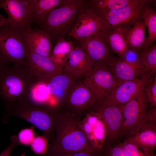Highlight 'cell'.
<instances>
[{
	"mask_svg": "<svg viewBox=\"0 0 156 156\" xmlns=\"http://www.w3.org/2000/svg\"><path fill=\"white\" fill-rule=\"evenodd\" d=\"M78 152L101 156L87 138L79 117L58 110L53 139L48 144L46 153L39 156H67Z\"/></svg>",
	"mask_w": 156,
	"mask_h": 156,
	"instance_id": "6da1fadb",
	"label": "cell"
},
{
	"mask_svg": "<svg viewBox=\"0 0 156 156\" xmlns=\"http://www.w3.org/2000/svg\"><path fill=\"white\" fill-rule=\"evenodd\" d=\"M3 120L11 116L24 119L41 130L48 142L52 141L58 110L48 105L35 103L27 97L5 108Z\"/></svg>",
	"mask_w": 156,
	"mask_h": 156,
	"instance_id": "7a4b0ae2",
	"label": "cell"
},
{
	"mask_svg": "<svg viewBox=\"0 0 156 156\" xmlns=\"http://www.w3.org/2000/svg\"><path fill=\"white\" fill-rule=\"evenodd\" d=\"M36 83L25 66H10L6 64L0 68V98L5 108L27 97Z\"/></svg>",
	"mask_w": 156,
	"mask_h": 156,
	"instance_id": "3957f363",
	"label": "cell"
},
{
	"mask_svg": "<svg viewBox=\"0 0 156 156\" xmlns=\"http://www.w3.org/2000/svg\"><path fill=\"white\" fill-rule=\"evenodd\" d=\"M25 29L9 25L0 29V57L14 66H25L28 51L25 41Z\"/></svg>",
	"mask_w": 156,
	"mask_h": 156,
	"instance_id": "277c9868",
	"label": "cell"
},
{
	"mask_svg": "<svg viewBox=\"0 0 156 156\" xmlns=\"http://www.w3.org/2000/svg\"><path fill=\"white\" fill-rule=\"evenodd\" d=\"M148 104L142 91L124 106L122 124L114 141L133 135L148 121Z\"/></svg>",
	"mask_w": 156,
	"mask_h": 156,
	"instance_id": "5b68a950",
	"label": "cell"
},
{
	"mask_svg": "<svg viewBox=\"0 0 156 156\" xmlns=\"http://www.w3.org/2000/svg\"><path fill=\"white\" fill-rule=\"evenodd\" d=\"M81 1L67 0L63 5L55 8L42 23L43 30L51 36H56L66 31L77 17Z\"/></svg>",
	"mask_w": 156,
	"mask_h": 156,
	"instance_id": "8992f818",
	"label": "cell"
},
{
	"mask_svg": "<svg viewBox=\"0 0 156 156\" xmlns=\"http://www.w3.org/2000/svg\"><path fill=\"white\" fill-rule=\"evenodd\" d=\"M83 81L91 90L96 102L104 99L119 84L107 64L93 66Z\"/></svg>",
	"mask_w": 156,
	"mask_h": 156,
	"instance_id": "52a82bcc",
	"label": "cell"
},
{
	"mask_svg": "<svg viewBox=\"0 0 156 156\" xmlns=\"http://www.w3.org/2000/svg\"><path fill=\"white\" fill-rule=\"evenodd\" d=\"M124 105L101 100L96 102L88 110L95 113L101 120L104 130L103 142L112 144L115 141L122 124Z\"/></svg>",
	"mask_w": 156,
	"mask_h": 156,
	"instance_id": "ba28073f",
	"label": "cell"
},
{
	"mask_svg": "<svg viewBox=\"0 0 156 156\" xmlns=\"http://www.w3.org/2000/svg\"><path fill=\"white\" fill-rule=\"evenodd\" d=\"M155 2V0H132L123 7L99 15L104 21V28L122 24H133L142 19L141 13L144 6L148 4L153 5Z\"/></svg>",
	"mask_w": 156,
	"mask_h": 156,
	"instance_id": "9c48e42d",
	"label": "cell"
},
{
	"mask_svg": "<svg viewBox=\"0 0 156 156\" xmlns=\"http://www.w3.org/2000/svg\"><path fill=\"white\" fill-rule=\"evenodd\" d=\"M65 94V111L79 117L96 102L91 90L83 80L76 81Z\"/></svg>",
	"mask_w": 156,
	"mask_h": 156,
	"instance_id": "30bf717a",
	"label": "cell"
},
{
	"mask_svg": "<svg viewBox=\"0 0 156 156\" xmlns=\"http://www.w3.org/2000/svg\"><path fill=\"white\" fill-rule=\"evenodd\" d=\"M25 66L36 82L47 83L55 76L61 73L63 68L49 57L27 52Z\"/></svg>",
	"mask_w": 156,
	"mask_h": 156,
	"instance_id": "8fae6325",
	"label": "cell"
},
{
	"mask_svg": "<svg viewBox=\"0 0 156 156\" xmlns=\"http://www.w3.org/2000/svg\"><path fill=\"white\" fill-rule=\"evenodd\" d=\"M104 27V21L96 12L90 9L80 11L69 35L80 42L94 35Z\"/></svg>",
	"mask_w": 156,
	"mask_h": 156,
	"instance_id": "7c38bea8",
	"label": "cell"
},
{
	"mask_svg": "<svg viewBox=\"0 0 156 156\" xmlns=\"http://www.w3.org/2000/svg\"><path fill=\"white\" fill-rule=\"evenodd\" d=\"M154 74L148 72L139 78L122 82L102 100L110 103L125 105L143 91L145 85Z\"/></svg>",
	"mask_w": 156,
	"mask_h": 156,
	"instance_id": "4fadbf2b",
	"label": "cell"
},
{
	"mask_svg": "<svg viewBox=\"0 0 156 156\" xmlns=\"http://www.w3.org/2000/svg\"><path fill=\"white\" fill-rule=\"evenodd\" d=\"M0 8L7 14L10 26L25 29L33 21L31 10L27 0H0Z\"/></svg>",
	"mask_w": 156,
	"mask_h": 156,
	"instance_id": "5bb4252c",
	"label": "cell"
},
{
	"mask_svg": "<svg viewBox=\"0 0 156 156\" xmlns=\"http://www.w3.org/2000/svg\"><path fill=\"white\" fill-rule=\"evenodd\" d=\"M80 47L86 54L93 66L107 64L113 56L112 51L102 36L101 31L80 42Z\"/></svg>",
	"mask_w": 156,
	"mask_h": 156,
	"instance_id": "9a60e30c",
	"label": "cell"
},
{
	"mask_svg": "<svg viewBox=\"0 0 156 156\" xmlns=\"http://www.w3.org/2000/svg\"><path fill=\"white\" fill-rule=\"evenodd\" d=\"M93 66L81 47L74 46L63 68V71L77 80L81 77H84Z\"/></svg>",
	"mask_w": 156,
	"mask_h": 156,
	"instance_id": "2e32d148",
	"label": "cell"
},
{
	"mask_svg": "<svg viewBox=\"0 0 156 156\" xmlns=\"http://www.w3.org/2000/svg\"><path fill=\"white\" fill-rule=\"evenodd\" d=\"M26 47L30 52L49 57L52 50L51 37L42 29H34L29 26L25 29Z\"/></svg>",
	"mask_w": 156,
	"mask_h": 156,
	"instance_id": "e0dca14e",
	"label": "cell"
},
{
	"mask_svg": "<svg viewBox=\"0 0 156 156\" xmlns=\"http://www.w3.org/2000/svg\"><path fill=\"white\" fill-rule=\"evenodd\" d=\"M124 140L132 143L146 154L155 156L154 151L156 148V124L147 121L135 134Z\"/></svg>",
	"mask_w": 156,
	"mask_h": 156,
	"instance_id": "ac0fdd59",
	"label": "cell"
},
{
	"mask_svg": "<svg viewBox=\"0 0 156 156\" xmlns=\"http://www.w3.org/2000/svg\"><path fill=\"white\" fill-rule=\"evenodd\" d=\"M133 24H124L104 28L101 34L113 52L118 56L127 49L126 36Z\"/></svg>",
	"mask_w": 156,
	"mask_h": 156,
	"instance_id": "d6986e66",
	"label": "cell"
},
{
	"mask_svg": "<svg viewBox=\"0 0 156 156\" xmlns=\"http://www.w3.org/2000/svg\"><path fill=\"white\" fill-rule=\"evenodd\" d=\"M107 64L119 84L125 81L139 78L148 72L145 69L135 67L113 55Z\"/></svg>",
	"mask_w": 156,
	"mask_h": 156,
	"instance_id": "ffe728a7",
	"label": "cell"
},
{
	"mask_svg": "<svg viewBox=\"0 0 156 156\" xmlns=\"http://www.w3.org/2000/svg\"><path fill=\"white\" fill-rule=\"evenodd\" d=\"M146 27L145 22L142 19L134 22L126 36L128 48L140 50L148 48L147 38L145 35Z\"/></svg>",
	"mask_w": 156,
	"mask_h": 156,
	"instance_id": "44dd1931",
	"label": "cell"
},
{
	"mask_svg": "<svg viewBox=\"0 0 156 156\" xmlns=\"http://www.w3.org/2000/svg\"><path fill=\"white\" fill-rule=\"evenodd\" d=\"M27 0L31 10L33 21L42 24L52 10L67 1L62 0Z\"/></svg>",
	"mask_w": 156,
	"mask_h": 156,
	"instance_id": "7402d4cb",
	"label": "cell"
},
{
	"mask_svg": "<svg viewBox=\"0 0 156 156\" xmlns=\"http://www.w3.org/2000/svg\"><path fill=\"white\" fill-rule=\"evenodd\" d=\"M77 80L63 71L61 73L55 76L47 84L50 97L57 98L65 94Z\"/></svg>",
	"mask_w": 156,
	"mask_h": 156,
	"instance_id": "603a6c76",
	"label": "cell"
},
{
	"mask_svg": "<svg viewBox=\"0 0 156 156\" xmlns=\"http://www.w3.org/2000/svg\"><path fill=\"white\" fill-rule=\"evenodd\" d=\"M74 46L72 41L60 39L52 49L49 57L54 63L63 68Z\"/></svg>",
	"mask_w": 156,
	"mask_h": 156,
	"instance_id": "cb8c5ba5",
	"label": "cell"
},
{
	"mask_svg": "<svg viewBox=\"0 0 156 156\" xmlns=\"http://www.w3.org/2000/svg\"><path fill=\"white\" fill-rule=\"evenodd\" d=\"M148 4L144 7L141 13V18L145 22L148 30L147 47L154 43L156 40V12L154 8Z\"/></svg>",
	"mask_w": 156,
	"mask_h": 156,
	"instance_id": "d4e9b609",
	"label": "cell"
},
{
	"mask_svg": "<svg viewBox=\"0 0 156 156\" xmlns=\"http://www.w3.org/2000/svg\"><path fill=\"white\" fill-rule=\"evenodd\" d=\"M132 0H94L90 1L92 8L98 15L117 9L127 5Z\"/></svg>",
	"mask_w": 156,
	"mask_h": 156,
	"instance_id": "484cf974",
	"label": "cell"
},
{
	"mask_svg": "<svg viewBox=\"0 0 156 156\" xmlns=\"http://www.w3.org/2000/svg\"><path fill=\"white\" fill-rule=\"evenodd\" d=\"M27 97L32 102L41 105H47L51 98L47 83L42 82L34 83Z\"/></svg>",
	"mask_w": 156,
	"mask_h": 156,
	"instance_id": "4316f807",
	"label": "cell"
},
{
	"mask_svg": "<svg viewBox=\"0 0 156 156\" xmlns=\"http://www.w3.org/2000/svg\"><path fill=\"white\" fill-rule=\"evenodd\" d=\"M142 64L147 71L153 74L156 73V45L153 43L147 48L142 50Z\"/></svg>",
	"mask_w": 156,
	"mask_h": 156,
	"instance_id": "83f0119b",
	"label": "cell"
},
{
	"mask_svg": "<svg viewBox=\"0 0 156 156\" xmlns=\"http://www.w3.org/2000/svg\"><path fill=\"white\" fill-rule=\"evenodd\" d=\"M141 51L128 48L118 58L137 68L146 69L142 61Z\"/></svg>",
	"mask_w": 156,
	"mask_h": 156,
	"instance_id": "f1b7e54d",
	"label": "cell"
},
{
	"mask_svg": "<svg viewBox=\"0 0 156 156\" xmlns=\"http://www.w3.org/2000/svg\"><path fill=\"white\" fill-rule=\"evenodd\" d=\"M149 106L156 107V76H153L145 85L143 91Z\"/></svg>",
	"mask_w": 156,
	"mask_h": 156,
	"instance_id": "f546056e",
	"label": "cell"
},
{
	"mask_svg": "<svg viewBox=\"0 0 156 156\" xmlns=\"http://www.w3.org/2000/svg\"><path fill=\"white\" fill-rule=\"evenodd\" d=\"M103 142L102 147V156H129L126 151L118 144Z\"/></svg>",
	"mask_w": 156,
	"mask_h": 156,
	"instance_id": "4dcf8cb0",
	"label": "cell"
},
{
	"mask_svg": "<svg viewBox=\"0 0 156 156\" xmlns=\"http://www.w3.org/2000/svg\"><path fill=\"white\" fill-rule=\"evenodd\" d=\"M48 142L47 139L43 135L36 136L30 146L34 153L39 155H43L47 151Z\"/></svg>",
	"mask_w": 156,
	"mask_h": 156,
	"instance_id": "1f68e13d",
	"label": "cell"
},
{
	"mask_svg": "<svg viewBox=\"0 0 156 156\" xmlns=\"http://www.w3.org/2000/svg\"><path fill=\"white\" fill-rule=\"evenodd\" d=\"M118 144L126 151L129 156H151L145 153L132 143L125 140Z\"/></svg>",
	"mask_w": 156,
	"mask_h": 156,
	"instance_id": "d6a6232c",
	"label": "cell"
},
{
	"mask_svg": "<svg viewBox=\"0 0 156 156\" xmlns=\"http://www.w3.org/2000/svg\"><path fill=\"white\" fill-rule=\"evenodd\" d=\"M17 137L20 144L30 145L35 137L34 127L22 130L18 133Z\"/></svg>",
	"mask_w": 156,
	"mask_h": 156,
	"instance_id": "836d02e7",
	"label": "cell"
},
{
	"mask_svg": "<svg viewBox=\"0 0 156 156\" xmlns=\"http://www.w3.org/2000/svg\"><path fill=\"white\" fill-rule=\"evenodd\" d=\"M20 144L17 136L13 135L11 138V144L3 151L0 153V156H10L14 148L17 145Z\"/></svg>",
	"mask_w": 156,
	"mask_h": 156,
	"instance_id": "e575fe53",
	"label": "cell"
},
{
	"mask_svg": "<svg viewBox=\"0 0 156 156\" xmlns=\"http://www.w3.org/2000/svg\"><path fill=\"white\" fill-rule=\"evenodd\" d=\"M148 122L156 123V107L149 106L147 111Z\"/></svg>",
	"mask_w": 156,
	"mask_h": 156,
	"instance_id": "d590c367",
	"label": "cell"
},
{
	"mask_svg": "<svg viewBox=\"0 0 156 156\" xmlns=\"http://www.w3.org/2000/svg\"><path fill=\"white\" fill-rule=\"evenodd\" d=\"M9 22L8 18H6L0 14V29L8 25Z\"/></svg>",
	"mask_w": 156,
	"mask_h": 156,
	"instance_id": "8d00e7d4",
	"label": "cell"
},
{
	"mask_svg": "<svg viewBox=\"0 0 156 156\" xmlns=\"http://www.w3.org/2000/svg\"><path fill=\"white\" fill-rule=\"evenodd\" d=\"M67 156H97L96 155L83 152H78Z\"/></svg>",
	"mask_w": 156,
	"mask_h": 156,
	"instance_id": "74e56055",
	"label": "cell"
},
{
	"mask_svg": "<svg viewBox=\"0 0 156 156\" xmlns=\"http://www.w3.org/2000/svg\"><path fill=\"white\" fill-rule=\"evenodd\" d=\"M8 64L4 61L0 57V68L6 64Z\"/></svg>",
	"mask_w": 156,
	"mask_h": 156,
	"instance_id": "f35d334b",
	"label": "cell"
},
{
	"mask_svg": "<svg viewBox=\"0 0 156 156\" xmlns=\"http://www.w3.org/2000/svg\"><path fill=\"white\" fill-rule=\"evenodd\" d=\"M19 156H26L25 153H23L21 155H20Z\"/></svg>",
	"mask_w": 156,
	"mask_h": 156,
	"instance_id": "ab89813d",
	"label": "cell"
}]
</instances>
